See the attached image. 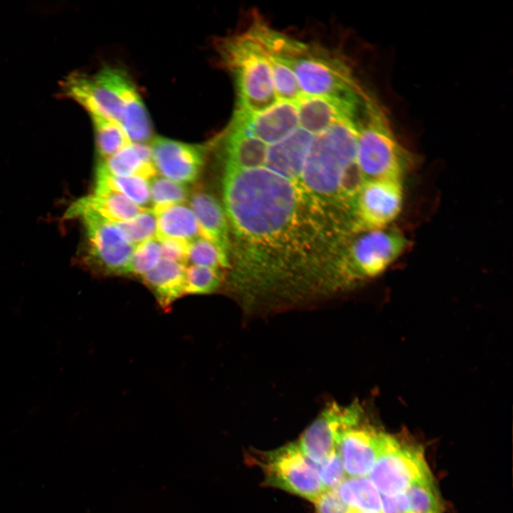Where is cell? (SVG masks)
I'll return each instance as SVG.
<instances>
[{
  "instance_id": "cell-31",
  "label": "cell",
  "mask_w": 513,
  "mask_h": 513,
  "mask_svg": "<svg viewBox=\"0 0 513 513\" xmlns=\"http://www.w3.org/2000/svg\"><path fill=\"white\" fill-rule=\"evenodd\" d=\"M114 223L135 246L156 237L157 217L152 209L146 208L130 220Z\"/></svg>"
},
{
  "instance_id": "cell-24",
  "label": "cell",
  "mask_w": 513,
  "mask_h": 513,
  "mask_svg": "<svg viewBox=\"0 0 513 513\" xmlns=\"http://www.w3.org/2000/svg\"><path fill=\"white\" fill-rule=\"evenodd\" d=\"M69 208L90 209L113 222L130 220L146 209L108 189L95 190L93 194L77 200Z\"/></svg>"
},
{
  "instance_id": "cell-34",
  "label": "cell",
  "mask_w": 513,
  "mask_h": 513,
  "mask_svg": "<svg viewBox=\"0 0 513 513\" xmlns=\"http://www.w3.org/2000/svg\"><path fill=\"white\" fill-rule=\"evenodd\" d=\"M161 256L160 243L156 237L138 244L135 247L128 274L140 279L156 266Z\"/></svg>"
},
{
  "instance_id": "cell-5",
  "label": "cell",
  "mask_w": 513,
  "mask_h": 513,
  "mask_svg": "<svg viewBox=\"0 0 513 513\" xmlns=\"http://www.w3.org/2000/svg\"><path fill=\"white\" fill-rule=\"evenodd\" d=\"M286 63L293 71L303 95L353 100L365 94L354 79L348 64L341 57L323 48L306 45Z\"/></svg>"
},
{
  "instance_id": "cell-15",
  "label": "cell",
  "mask_w": 513,
  "mask_h": 513,
  "mask_svg": "<svg viewBox=\"0 0 513 513\" xmlns=\"http://www.w3.org/2000/svg\"><path fill=\"white\" fill-rule=\"evenodd\" d=\"M367 95L353 100L302 95L296 103L299 124L302 129L319 134L339 121L357 123Z\"/></svg>"
},
{
  "instance_id": "cell-22",
  "label": "cell",
  "mask_w": 513,
  "mask_h": 513,
  "mask_svg": "<svg viewBox=\"0 0 513 513\" xmlns=\"http://www.w3.org/2000/svg\"><path fill=\"white\" fill-rule=\"evenodd\" d=\"M97 167L117 177L139 176L145 179L155 177L157 172L150 146L132 142L113 155L99 159Z\"/></svg>"
},
{
  "instance_id": "cell-27",
  "label": "cell",
  "mask_w": 513,
  "mask_h": 513,
  "mask_svg": "<svg viewBox=\"0 0 513 513\" xmlns=\"http://www.w3.org/2000/svg\"><path fill=\"white\" fill-rule=\"evenodd\" d=\"M91 119L100 159L113 155L131 142L118 122L95 116Z\"/></svg>"
},
{
  "instance_id": "cell-18",
  "label": "cell",
  "mask_w": 513,
  "mask_h": 513,
  "mask_svg": "<svg viewBox=\"0 0 513 513\" xmlns=\"http://www.w3.org/2000/svg\"><path fill=\"white\" fill-rule=\"evenodd\" d=\"M226 167L253 169L264 165L267 147L254 137L239 115L234 113L224 135Z\"/></svg>"
},
{
  "instance_id": "cell-36",
  "label": "cell",
  "mask_w": 513,
  "mask_h": 513,
  "mask_svg": "<svg viewBox=\"0 0 513 513\" xmlns=\"http://www.w3.org/2000/svg\"><path fill=\"white\" fill-rule=\"evenodd\" d=\"M313 503L314 513H350L351 510L336 489L324 490Z\"/></svg>"
},
{
  "instance_id": "cell-12",
  "label": "cell",
  "mask_w": 513,
  "mask_h": 513,
  "mask_svg": "<svg viewBox=\"0 0 513 513\" xmlns=\"http://www.w3.org/2000/svg\"><path fill=\"white\" fill-rule=\"evenodd\" d=\"M362 417L363 410L357 403L342 406L333 403L326 407L296 442L309 459L321 463L336 449L340 432Z\"/></svg>"
},
{
  "instance_id": "cell-28",
  "label": "cell",
  "mask_w": 513,
  "mask_h": 513,
  "mask_svg": "<svg viewBox=\"0 0 513 513\" xmlns=\"http://www.w3.org/2000/svg\"><path fill=\"white\" fill-rule=\"evenodd\" d=\"M268 59L278 99L296 103L303 95L293 71L281 58L269 56Z\"/></svg>"
},
{
  "instance_id": "cell-4",
  "label": "cell",
  "mask_w": 513,
  "mask_h": 513,
  "mask_svg": "<svg viewBox=\"0 0 513 513\" xmlns=\"http://www.w3.org/2000/svg\"><path fill=\"white\" fill-rule=\"evenodd\" d=\"M219 51L235 75L238 108L262 113L278 102L268 54L249 31L222 41Z\"/></svg>"
},
{
  "instance_id": "cell-10",
  "label": "cell",
  "mask_w": 513,
  "mask_h": 513,
  "mask_svg": "<svg viewBox=\"0 0 513 513\" xmlns=\"http://www.w3.org/2000/svg\"><path fill=\"white\" fill-rule=\"evenodd\" d=\"M403 204L402 180L364 181L351 206L353 234L385 228L398 217Z\"/></svg>"
},
{
  "instance_id": "cell-11",
  "label": "cell",
  "mask_w": 513,
  "mask_h": 513,
  "mask_svg": "<svg viewBox=\"0 0 513 513\" xmlns=\"http://www.w3.org/2000/svg\"><path fill=\"white\" fill-rule=\"evenodd\" d=\"M120 70L105 68L88 75L74 73L61 85L63 94L82 105L90 116L119 123L122 103L118 88Z\"/></svg>"
},
{
  "instance_id": "cell-23",
  "label": "cell",
  "mask_w": 513,
  "mask_h": 513,
  "mask_svg": "<svg viewBox=\"0 0 513 513\" xmlns=\"http://www.w3.org/2000/svg\"><path fill=\"white\" fill-rule=\"evenodd\" d=\"M152 209L157 217V238H173L190 242L201 236L197 219L186 204H176Z\"/></svg>"
},
{
  "instance_id": "cell-39",
  "label": "cell",
  "mask_w": 513,
  "mask_h": 513,
  "mask_svg": "<svg viewBox=\"0 0 513 513\" xmlns=\"http://www.w3.org/2000/svg\"><path fill=\"white\" fill-rule=\"evenodd\" d=\"M350 513H381V512H363V511H360V510H357V509L351 508Z\"/></svg>"
},
{
  "instance_id": "cell-3",
  "label": "cell",
  "mask_w": 513,
  "mask_h": 513,
  "mask_svg": "<svg viewBox=\"0 0 513 513\" xmlns=\"http://www.w3.org/2000/svg\"><path fill=\"white\" fill-rule=\"evenodd\" d=\"M356 162L364 181L402 180L413 154L398 140L387 113L368 96L356 126Z\"/></svg>"
},
{
  "instance_id": "cell-37",
  "label": "cell",
  "mask_w": 513,
  "mask_h": 513,
  "mask_svg": "<svg viewBox=\"0 0 513 513\" xmlns=\"http://www.w3.org/2000/svg\"><path fill=\"white\" fill-rule=\"evenodd\" d=\"M157 239L160 243L162 258L187 265L190 242L173 238Z\"/></svg>"
},
{
  "instance_id": "cell-35",
  "label": "cell",
  "mask_w": 513,
  "mask_h": 513,
  "mask_svg": "<svg viewBox=\"0 0 513 513\" xmlns=\"http://www.w3.org/2000/svg\"><path fill=\"white\" fill-rule=\"evenodd\" d=\"M316 464L318 475L325 490L336 489L348 477L336 449L323 462Z\"/></svg>"
},
{
  "instance_id": "cell-9",
  "label": "cell",
  "mask_w": 513,
  "mask_h": 513,
  "mask_svg": "<svg viewBox=\"0 0 513 513\" xmlns=\"http://www.w3.org/2000/svg\"><path fill=\"white\" fill-rule=\"evenodd\" d=\"M67 218L81 217L86 228L88 259L104 274L128 275L135 247L117 225L90 209H69Z\"/></svg>"
},
{
  "instance_id": "cell-7",
  "label": "cell",
  "mask_w": 513,
  "mask_h": 513,
  "mask_svg": "<svg viewBox=\"0 0 513 513\" xmlns=\"http://www.w3.org/2000/svg\"><path fill=\"white\" fill-rule=\"evenodd\" d=\"M408 244L401 232L390 227L356 233L342 253L341 271L351 281L375 277L398 259Z\"/></svg>"
},
{
  "instance_id": "cell-20",
  "label": "cell",
  "mask_w": 513,
  "mask_h": 513,
  "mask_svg": "<svg viewBox=\"0 0 513 513\" xmlns=\"http://www.w3.org/2000/svg\"><path fill=\"white\" fill-rule=\"evenodd\" d=\"M118 88L122 103L119 124L132 142H147L152 135V127L147 110L135 86L120 71Z\"/></svg>"
},
{
  "instance_id": "cell-30",
  "label": "cell",
  "mask_w": 513,
  "mask_h": 513,
  "mask_svg": "<svg viewBox=\"0 0 513 513\" xmlns=\"http://www.w3.org/2000/svg\"><path fill=\"white\" fill-rule=\"evenodd\" d=\"M222 281L220 269L192 265L186 268L185 294H207L217 291Z\"/></svg>"
},
{
  "instance_id": "cell-6",
  "label": "cell",
  "mask_w": 513,
  "mask_h": 513,
  "mask_svg": "<svg viewBox=\"0 0 513 513\" xmlns=\"http://www.w3.org/2000/svg\"><path fill=\"white\" fill-rule=\"evenodd\" d=\"M248 462L259 467L264 484L299 496L311 502L325 490L316 470L296 442L268 451L252 450Z\"/></svg>"
},
{
  "instance_id": "cell-17",
  "label": "cell",
  "mask_w": 513,
  "mask_h": 513,
  "mask_svg": "<svg viewBox=\"0 0 513 513\" xmlns=\"http://www.w3.org/2000/svg\"><path fill=\"white\" fill-rule=\"evenodd\" d=\"M314 139L313 134L296 128L281 141L271 144L266 150V169L296 185Z\"/></svg>"
},
{
  "instance_id": "cell-16",
  "label": "cell",
  "mask_w": 513,
  "mask_h": 513,
  "mask_svg": "<svg viewBox=\"0 0 513 513\" xmlns=\"http://www.w3.org/2000/svg\"><path fill=\"white\" fill-rule=\"evenodd\" d=\"M235 113L252 135L264 143L281 141L299 125L296 103L292 102L281 100L259 113H252L241 108H237Z\"/></svg>"
},
{
  "instance_id": "cell-13",
  "label": "cell",
  "mask_w": 513,
  "mask_h": 513,
  "mask_svg": "<svg viewBox=\"0 0 513 513\" xmlns=\"http://www.w3.org/2000/svg\"><path fill=\"white\" fill-rule=\"evenodd\" d=\"M361 420L345 428L336 442V449L347 477L368 476L382 451L387 434Z\"/></svg>"
},
{
  "instance_id": "cell-33",
  "label": "cell",
  "mask_w": 513,
  "mask_h": 513,
  "mask_svg": "<svg viewBox=\"0 0 513 513\" xmlns=\"http://www.w3.org/2000/svg\"><path fill=\"white\" fill-rule=\"evenodd\" d=\"M188 261L192 265L212 269L227 268L229 265L215 244L202 236L189 243Z\"/></svg>"
},
{
  "instance_id": "cell-8",
  "label": "cell",
  "mask_w": 513,
  "mask_h": 513,
  "mask_svg": "<svg viewBox=\"0 0 513 513\" xmlns=\"http://www.w3.org/2000/svg\"><path fill=\"white\" fill-rule=\"evenodd\" d=\"M368 477L382 495L403 492L415 483L433 478L422 448L390 434Z\"/></svg>"
},
{
  "instance_id": "cell-1",
  "label": "cell",
  "mask_w": 513,
  "mask_h": 513,
  "mask_svg": "<svg viewBox=\"0 0 513 513\" xmlns=\"http://www.w3.org/2000/svg\"><path fill=\"white\" fill-rule=\"evenodd\" d=\"M223 195L234 230L244 240L274 244L294 232L302 217V195L290 180L263 167H225Z\"/></svg>"
},
{
  "instance_id": "cell-19",
  "label": "cell",
  "mask_w": 513,
  "mask_h": 513,
  "mask_svg": "<svg viewBox=\"0 0 513 513\" xmlns=\"http://www.w3.org/2000/svg\"><path fill=\"white\" fill-rule=\"evenodd\" d=\"M190 204L199 222L201 236L214 243L229 263L228 220L219 202L213 195L197 191L190 196Z\"/></svg>"
},
{
  "instance_id": "cell-2",
  "label": "cell",
  "mask_w": 513,
  "mask_h": 513,
  "mask_svg": "<svg viewBox=\"0 0 513 513\" xmlns=\"http://www.w3.org/2000/svg\"><path fill=\"white\" fill-rule=\"evenodd\" d=\"M356 125L349 121L337 122L314 137L295 185L306 202L323 214L333 203L342 210L340 183L346 169L356 162Z\"/></svg>"
},
{
  "instance_id": "cell-25",
  "label": "cell",
  "mask_w": 513,
  "mask_h": 513,
  "mask_svg": "<svg viewBox=\"0 0 513 513\" xmlns=\"http://www.w3.org/2000/svg\"><path fill=\"white\" fill-rule=\"evenodd\" d=\"M341 499L351 509L381 512V494L368 476L346 477L336 489Z\"/></svg>"
},
{
  "instance_id": "cell-38",
  "label": "cell",
  "mask_w": 513,
  "mask_h": 513,
  "mask_svg": "<svg viewBox=\"0 0 513 513\" xmlns=\"http://www.w3.org/2000/svg\"><path fill=\"white\" fill-rule=\"evenodd\" d=\"M409 500L405 492L381 494V513H408Z\"/></svg>"
},
{
  "instance_id": "cell-32",
  "label": "cell",
  "mask_w": 513,
  "mask_h": 513,
  "mask_svg": "<svg viewBox=\"0 0 513 513\" xmlns=\"http://www.w3.org/2000/svg\"><path fill=\"white\" fill-rule=\"evenodd\" d=\"M150 189L153 208L182 204L190 195L185 185L156 175L151 178Z\"/></svg>"
},
{
  "instance_id": "cell-14",
  "label": "cell",
  "mask_w": 513,
  "mask_h": 513,
  "mask_svg": "<svg viewBox=\"0 0 513 513\" xmlns=\"http://www.w3.org/2000/svg\"><path fill=\"white\" fill-rule=\"evenodd\" d=\"M156 171L180 184L195 182L204 163L206 147L157 137L150 145Z\"/></svg>"
},
{
  "instance_id": "cell-29",
  "label": "cell",
  "mask_w": 513,
  "mask_h": 513,
  "mask_svg": "<svg viewBox=\"0 0 513 513\" xmlns=\"http://www.w3.org/2000/svg\"><path fill=\"white\" fill-rule=\"evenodd\" d=\"M405 493L409 500L408 513H442L443 505L433 478L418 482Z\"/></svg>"
},
{
  "instance_id": "cell-21",
  "label": "cell",
  "mask_w": 513,
  "mask_h": 513,
  "mask_svg": "<svg viewBox=\"0 0 513 513\" xmlns=\"http://www.w3.org/2000/svg\"><path fill=\"white\" fill-rule=\"evenodd\" d=\"M186 266L165 258L140 279L152 291L160 306L168 309L185 295Z\"/></svg>"
},
{
  "instance_id": "cell-26",
  "label": "cell",
  "mask_w": 513,
  "mask_h": 513,
  "mask_svg": "<svg viewBox=\"0 0 513 513\" xmlns=\"http://www.w3.org/2000/svg\"><path fill=\"white\" fill-rule=\"evenodd\" d=\"M105 189L124 195L142 208L152 204L147 179L139 176L117 177L97 167L95 190Z\"/></svg>"
}]
</instances>
